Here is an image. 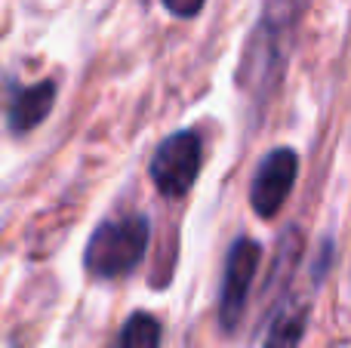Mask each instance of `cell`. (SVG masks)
<instances>
[{
	"mask_svg": "<svg viewBox=\"0 0 351 348\" xmlns=\"http://www.w3.org/2000/svg\"><path fill=\"white\" fill-rule=\"evenodd\" d=\"M259 259H262L259 240L247 238V234H241L228 247L222 284H219V327H222V333H234L241 327V318L247 312L250 287H253L256 269H259Z\"/></svg>",
	"mask_w": 351,
	"mask_h": 348,
	"instance_id": "4",
	"label": "cell"
},
{
	"mask_svg": "<svg viewBox=\"0 0 351 348\" xmlns=\"http://www.w3.org/2000/svg\"><path fill=\"white\" fill-rule=\"evenodd\" d=\"M299 176V151L290 145L271 148L265 158L259 160L250 182V207L259 219H271L278 210L287 203V197L296 188Z\"/></svg>",
	"mask_w": 351,
	"mask_h": 348,
	"instance_id": "5",
	"label": "cell"
},
{
	"mask_svg": "<svg viewBox=\"0 0 351 348\" xmlns=\"http://www.w3.org/2000/svg\"><path fill=\"white\" fill-rule=\"evenodd\" d=\"M302 12L305 0H262L259 22L250 31L241 68H237V84L256 108H265L268 99L280 86Z\"/></svg>",
	"mask_w": 351,
	"mask_h": 348,
	"instance_id": "1",
	"label": "cell"
},
{
	"mask_svg": "<svg viewBox=\"0 0 351 348\" xmlns=\"http://www.w3.org/2000/svg\"><path fill=\"white\" fill-rule=\"evenodd\" d=\"M200 164H204L200 133L197 129H179V133H170L154 148V158L148 164V176H152L160 197L182 201L194 188V182H197Z\"/></svg>",
	"mask_w": 351,
	"mask_h": 348,
	"instance_id": "3",
	"label": "cell"
},
{
	"mask_svg": "<svg viewBox=\"0 0 351 348\" xmlns=\"http://www.w3.org/2000/svg\"><path fill=\"white\" fill-rule=\"evenodd\" d=\"M160 336H164V327L154 314L133 312L127 318V324L121 327L114 348H160Z\"/></svg>",
	"mask_w": 351,
	"mask_h": 348,
	"instance_id": "8",
	"label": "cell"
},
{
	"mask_svg": "<svg viewBox=\"0 0 351 348\" xmlns=\"http://www.w3.org/2000/svg\"><path fill=\"white\" fill-rule=\"evenodd\" d=\"M330 259H333V240H327V244L321 247V253H317V259H315V269H311V281H315V287L324 284V275L330 271Z\"/></svg>",
	"mask_w": 351,
	"mask_h": 348,
	"instance_id": "10",
	"label": "cell"
},
{
	"mask_svg": "<svg viewBox=\"0 0 351 348\" xmlns=\"http://www.w3.org/2000/svg\"><path fill=\"white\" fill-rule=\"evenodd\" d=\"M152 244V222L145 213H123L102 219L84 250V269L96 281H117L142 265Z\"/></svg>",
	"mask_w": 351,
	"mask_h": 348,
	"instance_id": "2",
	"label": "cell"
},
{
	"mask_svg": "<svg viewBox=\"0 0 351 348\" xmlns=\"http://www.w3.org/2000/svg\"><path fill=\"white\" fill-rule=\"evenodd\" d=\"M56 80H40V84H28V86H12L10 92V105H6V127L12 136H25L34 127H40L49 117L56 105Z\"/></svg>",
	"mask_w": 351,
	"mask_h": 348,
	"instance_id": "6",
	"label": "cell"
},
{
	"mask_svg": "<svg viewBox=\"0 0 351 348\" xmlns=\"http://www.w3.org/2000/svg\"><path fill=\"white\" fill-rule=\"evenodd\" d=\"M308 314L311 306L302 299H284L274 312L271 324L265 333V345L262 348H299L305 330H308Z\"/></svg>",
	"mask_w": 351,
	"mask_h": 348,
	"instance_id": "7",
	"label": "cell"
},
{
	"mask_svg": "<svg viewBox=\"0 0 351 348\" xmlns=\"http://www.w3.org/2000/svg\"><path fill=\"white\" fill-rule=\"evenodd\" d=\"M160 3H164V10L176 18H194L204 12L206 0H160Z\"/></svg>",
	"mask_w": 351,
	"mask_h": 348,
	"instance_id": "9",
	"label": "cell"
}]
</instances>
